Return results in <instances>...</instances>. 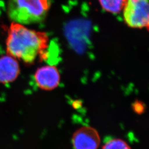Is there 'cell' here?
Listing matches in <instances>:
<instances>
[{
	"label": "cell",
	"instance_id": "6da1fadb",
	"mask_svg": "<svg viewBox=\"0 0 149 149\" xmlns=\"http://www.w3.org/2000/svg\"><path fill=\"white\" fill-rule=\"evenodd\" d=\"M49 38L44 32L29 29L22 24L13 22L8 31L6 49L8 55L32 64L39 56L45 59Z\"/></svg>",
	"mask_w": 149,
	"mask_h": 149
},
{
	"label": "cell",
	"instance_id": "7a4b0ae2",
	"mask_svg": "<svg viewBox=\"0 0 149 149\" xmlns=\"http://www.w3.org/2000/svg\"><path fill=\"white\" fill-rule=\"evenodd\" d=\"M50 6V0H8V16L21 24L38 23L45 19Z\"/></svg>",
	"mask_w": 149,
	"mask_h": 149
},
{
	"label": "cell",
	"instance_id": "3957f363",
	"mask_svg": "<svg viewBox=\"0 0 149 149\" xmlns=\"http://www.w3.org/2000/svg\"><path fill=\"white\" fill-rule=\"evenodd\" d=\"M148 0H126L123 8L124 19L129 27L146 28L149 30Z\"/></svg>",
	"mask_w": 149,
	"mask_h": 149
},
{
	"label": "cell",
	"instance_id": "277c9868",
	"mask_svg": "<svg viewBox=\"0 0 149 149\" xmlns=\"http://www.w3.org/2000/svg\"><path fill=\"white\" fill-rule=\"evenodd\" d=\"M72 141L74 149H97L100 137L95 129L84 127L74 132Z\"/></svg>",
	"mask_w": 149,
	"mask_h": 149
},
{
	"label": "cell",
	"instance_id": "5b68a950",
	"mask_svg": "<svg viewBox=\"0 0 149 149\" xmlns=\"http://www.w3.org/2000/svg\"><path fill=\"white\" fill-rule=\"evenodd\" d=\"M34 77L38 87L44 90L55 89L59 85L60 80L59 71L54 66H45L38 69Z\"/></svg>",
	"mask_w": 149,
	"mask_h": 149
},
{
	"label": "cell",
	"instance_id": "8992f818",
	"mask_svg": "<svg viewBox=\"0 0 149 149\" xmlns=\"http://www.w3.org/2000/svg\"><path fill=\"white\" fill-rule=\"evenodd\" d=\"M20 70L15 58L10 55L0 58V82L10 83L16 80Z\"/></svg>",
	"mask_w": 149,
	"mask_h": 149
},
{
	"label": "cell",
	"instance_id": "52a82bcc",
	"mask_svg": "<svg viewBox=\"0 0 149 149\" xmlns=\"http://www.w3.org/2000/svg\"><path fill=\"white\" fill-rule=\"evenodd\" d=\"M99 1L105 11L117 14L123 9L126 0H99Z\"/></svg>",
	"mask_w": 149,
	"mask_h": 149
},
{
	"label": "cell",
	"instance_id": "ba28073f",
	"mask_svg": "<svg viewBox=\"0 0 149 149\" xmlns=\"http://www.w3.org/2000/svg\"><path fill=\"white\" fill-rule=\"evenodd\" d=\"M102 149H131L128 144L120 139H112L108 140Z\"/></svg>",
	"mask_w": 149,
	"mask_h": 149
},
{
	"label": "cell",
	"instance_id": "9c48e42d",
	"mask_svg": "<svg viewBox=\"0 0 149 149\" xmlns=\"http://www.w3.org/2000/svg\"><path fill=\"white\" fill-rule=\"evenodd\" d=\"M133 109L135 112L138 114H141L144 111V105L140 102H136L133 105Z\"/></svg>",
	"mask_w": 149,
	"mask_h": 149
}]
</instances>
